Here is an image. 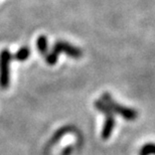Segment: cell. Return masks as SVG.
Instances as JSON below:
<instances>
[{"mask_svg":"<svg viewBox=\"0 0 155 155\" xmlns=\"http://www.w3.org/2000/svg\"><path fill=\"white\" fill-rule=\"evenodd\" d=\"M101 100L110 108L111 111L114 113V115H119L122 118H124L127 121H134L137 119L138 112L133 108L123 106V105L119 104L112 98V96L109 93H104L101 96Z\"/></svg>","mask_w":155,"mask_h":155,"instance_id":"cell-1","label":"cell"},{"mask_svg":"<svg viewBox=\"0 0 155 155\" xmlns=\"http://www.w3.org/2000/svg\"><path fill=\"white\" fill-rule=\"evenodd\" d=\"M95 108L97 109L99 112H101L105 116V122L103 125V129H102L101 136L103 140H108L111 135L113 133V130L115 128L116 125V121L115 117H114V113L111 111V109L104 103L102 100H97L94 103Z\"/></svg>","mask_w":155,"mask_h":155,"instance_id":"cell-2","label":"cell"},{"mask_svg":"<svg viewBox=\"0 0 155 155\" xmlns=\"http://www.w3.org/2000/svg\"><path fill=\"white\" fill-rule=\"evenodd\" d=\"M13 55L8 48L0 51V89L6 90L10 85V63Z\"/></svg>","mask_w":155,"mask_h":155,"instance_id":"cell-3","label":"cell"},{"mask_svg":"<svg viewBox=\"0 0 155 155\" xmlns=\"http://www.w3.org/2000/svg\"><path fill=\"white\" fill-rule=\"evenodd\" d=\"M52 51L57 54H66L68 57L74 60H80L83 57V51L78 46L73 45L72 43L67 42L64 40H57L52 46Z\"/></svg>","mask_w":155,"mask_h":155,"instance_id":"cell-4","label":"cell"},{"mask_svg":"<svg viewBox=\"0 0 155 155\" xmlns=\"http://www.w3.org/2000/svg\"><path fill=\"white\" fill-rule=\"evenodd\" d=\"M75 132H76V128L74 126L67 125V126H63V127H61V128H58L57 131L54 133V135L51 136V139L48 140V147L54 146V145L57 144L58 142H60L66 134H69V133H75Z\"/></svg>","mask_w":155,"mask_h":155,"instance_id":"cell-5","label":"cell"},{"mask_svg":"<svg viewBox=\"0 0 155 155\" xmlns=\"http://www.w3.org/2000/svg\"><path fill=\"white\" fill-rule=\"evenodd\" d=\"M36 48L41 55H45L48 52V40L45 35H39L36 39Z\"/></svg>","mask_w":155,"mask_h":155,"instance_id":"cell-6","label":"cell"},{"mask_svg":"<svg viewBox=\"0 0 155 155\" xmlns=\"http://www.w3.org/2000/svg\"><path fill=\"white\" fill-rule=\"evenodd\" d=\"M30 52L31 51H30V48L28 46H22V48H20L16 52H15L13 58L18 61H25L26 60H28Z\"/></svg>","mask_w":155,"mask_h":155,"instance_id":"cell-7","label":"cell"},{"mask_svg":"<svg viewBox=\"0 0 155 155\" xmlns=\"http://www.w3.org/2000/svg\"><path fill=\"white\" fill-rule=\"evenodd\" d=\"M58 54H57L54 51H51L48 52L45 55V60L46 61V64H49V66H54L55 64L58 63Z\"/></svg>","mask_w":155,"mask_h":155,"instance_id":"cell-8","label":"cell"},{"mask_svg":"<svg viewBox=\"0 0 155 155\" xmlns=\"http://www.w3.org/2000/svg\"><path fill=\"white\" fill-rule=\"evenodd\" d=\"M139 153L144 155H155V143H145L141 147Z\"/></svg>","mask_w":155,"mask_h":155,"instance_id":"cell-9","label":"cell"},{"mask_svg":"<svg viewBox=\"0 0 155 155\" xmlns=\"http://www.w3.org/2000/svg\"><path fill=\"white\" fill-rule=\"evenodd\" d=\"M73 151H74V146H73V145H68V146H66L63 149L61 155H72Z\"/></svg>","mask_w":155,"mask_h":155,"instance_id":"cell-10","label":"cell"},{"mask_svg":"<svg viewBox=\"0 0 155 155\" xmlns=\"http://www.w3.org/2000/svg\"><path fill=\"white\" fill-rule=\"evenodd\" d=\"M139 155H144V154H141V153H139Z\"/></svg>","mask_w":155,"mask_h":155,"instance_id":"cell-11","label":"cell"}]
</instances>
